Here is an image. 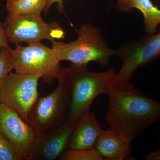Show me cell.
Segmentation results:
<instances>
[{
	"instance_id": "obj_13",
	"label": "cell",
	"mask_w": 160,
	"mask_h": 160,
	"mask_svg": "<svg viewBox=\"0 0 160 160\" xmlns=\"http://www.w3.org/2000/svg\"><path fill=\"white\" fill-rule=\"evenodd\" d=\"M117 8L120 11L129 12L134 8L142 13L145 31L148 34H154L160 24V9L151 0H118Z\"/></svg>"
},
{
	"instance_id": "obj_10",
	"label": "cell",
	"mask_w": 160,
	"mask_h": 160,
	"mask_svg": "<svg viewBox=\"0 0 160 160\" xmlns=\"http://www.w3.org/2000/svg\"><path fill=\"white\" fill-rule=\"evenodd\" d=\"M76 125L66 124L37 137L28 160H59L69 149L70 138Z\"/></svg>"
},
{
	"instance_id": "obj_3",
	"label": "cell",
	"mask_w": 160,
	"mask_h": 160,
	"mask_svg": "<svg viewBox=\"0 0 160 160\" xmlns=\"http://www.w3.org/2000/svg\"><path fill=\"white\" fill-rule=\"evenodd\" d=\"M78 37L69 43L52 41L58 60L68 61L77 65H88L95 62L102 66L108 65L115 56V50L109 47L102 31L90 24L82 25L77 30Z\"/></svg>"
},
{
	"instance_id": "obj_17",
	"label": "cell",
	"mask_w": 160,
	"mask_h": 160,
	"mask_svg": "<svg viewBox=\"0 0 160 160\" xmlns=\"http://www.w3.org/2000/svg\"><path fill=\"white\" fill-rule=\"evenodd\" d=\"M0 160H24L22 155L1 132Z\"/></svg>"
},
{
	"instance_id": "obj_6",
	"label": "cell",
	"mask_w": 160,
	"mask_h": 160,
	"mask_svg": "<svg viewBox=\"0 0 160 160\" xmlns=\"http://www.w3.org/2000/svg\"><path fill=\"white\" fill-rule=\"evenodd\" d=\"M11 52L16 73L37 75L50 85L57 79L61 69L60 62L52 48L36 42L26 46L16 44Z\"/></svg>"
},
{
	"instance_id": "obj_1",
	"label": "cell",
	"mask_w": 160,
	"mask_h": 160,
	"mask_svg": "<svg viewBox=\"0 0 160 160\" xmlns=\"http://www.w3.org/2000/svg\"><path fill=\"white\" fill-rule=\"evenodd\" d=\"M105 120L110 129L131 143L149 126L160 120V102L136 88L123 90L112 88Z\"/></svg>"
},
{
	"instance_id": "obj_19",
	"label": "cell",
	"mask_w": 160,
	"mask_h": 160,
	"mask_svg": "<svg viewBox=\"0 0 160 160\" xmlns=\"http://www.w3.org/2000/svg\"><path fill=\"white\" fill-rule=\"evenodd\" d=\"M9 41L3 27L2 23H0V49L5 46H9Z\"/></svg>"
},
{
	"instance_id": "obj_2",
	"label": "cell",
	"mask_w": 160,
	"mask_h": 160,
	"mask_svg": "<svg viewBox=\"0 0 160 160\" xmlns=\"http://www.w3.org/2000/svg\"><path fill=\"white\" fill-rule=\"evenodd\" d=\"M70 89V105L66 124L75 125L90 111L92 103L99 95L106 93L111 88L117 72L112 69L105 71L92 72L88 65L70 63L61 68Z\"/></svg>"
},
{
	"instance_id": "obj_14",
	"label": "cell",
	"mask_w": 160,
	"mask_h": 160,
	"mask_svg": "<svg viewBox=\"0 0 160 160\" xmlns=\"http://www.w3.org/2000/svg\"><path fill=\"white\" fill-rule=\"evenodd\" d=\"M47 1L48 0H6V6L9 15H41Z\"/></svg>"
},
{
	"instance_id": "obj_9",
	"label": "cell",
	"mask_w": 160,
	"mask_h": 160,
	"mask_svg": "<svg viewBox=\"0 0 160 160\" xmlns=\"http://www.w3.org/2000/svg\"><path fill=\"white\" fill-rule=\"evenodd\" d=\"M0 132L20 152L24 160H28L36 140L32 126L23 120L17 112L0 103Z\"/></svg>"
},
{
	"instance_id": "obj_18",
	"label": "cell",
	"mask_w": 160,
	"mask_h": 160,
	"mask_svg": "<svg viewBox=\"0 0 160 160\" xmlns=\"http://www.w3.org/2000/svg\"><path fill=\"white\" fill-rule=\"evenodd\" d=\"M55 3H58L57 6V8L58 11L60 13L64 12V4L63 0H48L47 4H46V7L44 10V14L46 15L49 11V8L51 7L52 5L55 4Z\"/></svg>"
},
{
	"instance_id": "obj_5",
	"label": "cell",
	"mask_w": 160,
	"mask_h": 160,
	"mask_svg": "<svg viewBox=\"0 0 160 160\" xmlns=\"http://www.w3.org/2000/svg\"><path fill=\"white\" fill-rule=\"evenodd\" d=\"M115 52V56L122 62V65L117 72L112 88L133 89L130 81L135 71L160 56V32L124 43Z\"/></svg>"
},
{
	"instance_id": "obj_8",
	"label": "cell",
	"mask_w": 160,
	"mask_h": 160,
	"mask_svg": "<svg viewBox=\"0 0 160 160\" xmlns=\"http://www.w3.org/2000/svg\"><path fill=\"white\" fill-rule=\"evenodd\" d=\"M37 75L20 74L11 72L0 89V103L17 112L26 122L32 106L39 98Z\"/></svg>"
},
{
	"instance_id": "obj_7",
	"label": "cell",
	"mask_w": 160,
	"mask_h": 160,
	"mask_svg": "<svg viewBox=\"0 0 160 160\" xmlns=\"http://www.w3.org/2000/svg\"><path fill=\"white\" fill-rule=\"evenodd\" d=\"M2 25L9 42L15 45L65 38V31L57 22H46L41 15H8Z\"/></svg>"
},
{
	"instance_id": "obj_12",
	"label": "cell",
	"mask_w": 160,
	"mask_h": 160,
	"mask_svg": "<svg viewBox=\"0 0 160 160\" xmlns=\"http://www.w3.org/2000/svg\"><path fill=\"white\" fill-rule=\"evenodd\" d=\"M102 130L96 115L90 111L77 124L70 138L69 149H93Z\"/></svg>"
},
{
	"instance_id": "obj_15",
	"label": "cell",
	"mask_w": 160,
	"mask_h": 160,
	"mask_svg": "<svg viewBox=\"0 0 160 160\" xmlns=\"http://www.w3.org/2000/svg\"><path fill=\"white\" fill-rule=\"evenodd\" d=\"M60 160H103V158L94 149H67Z\"/></svg>"
},
{
	"instance_id": "obj_20",
	"label": "cell",
	"mask_w": 160,
	"mask_h": 160,
	"mask_svg": "<svg viewBox=\"0 0 160 160\" xmlns=\"http://www.w3.org/2000/svg\"><path fill=\"white\" fill-rule=\"evenodd\" d=\"M146 160H160V149L155 150L145 156Z\"/></svg>"
},
{
	"instance_id": "obj_4",
	"label": "cell",
	"mask_w": 160,
	"mask_h": 160,
	"mask_svg": "<svg viewBox=\"0 0 160 160\" xmlns=\"http://www.w3.org/2000/svg\"><path fill=\"white\" fill-rule=\"evenodd\" d=\"M57 88L46 96L38 98L28 117V122L37 136L46 134L66 124L70 112L69 85L60 70Z\"/></svg>"
},
{
	"instance_id": "obj_11",
	"label": "cell",
	"mask_w": 160,
	"mask_h": 160,
	"mask_svg": "<svg viewBox=\"0 0 160 160\" xmlns=\"http://www.w3.org/2000/svg\"><path fill=\"white\" fill-rule=\"evenodd\" d=\"M131 144L118 132L110 129L102 130L93 149L103 160H135Z\"/></svg>"
},
{
	"instance_id": "obj_16",
	"label": "cell",
	"mask_w": 160,
	"mask_h": 160,
	"mask_svg": "<svg viewBox=\"0 0 160 160\" xmlns=\"http://www.w3.org/2000/svg\"><path fill=\"white\" fill-rule=\"evenodd\" d=\"M11 49L9 46L0 49V89L7 75L14 70Z\"/></svg>"
}]
</instances>
